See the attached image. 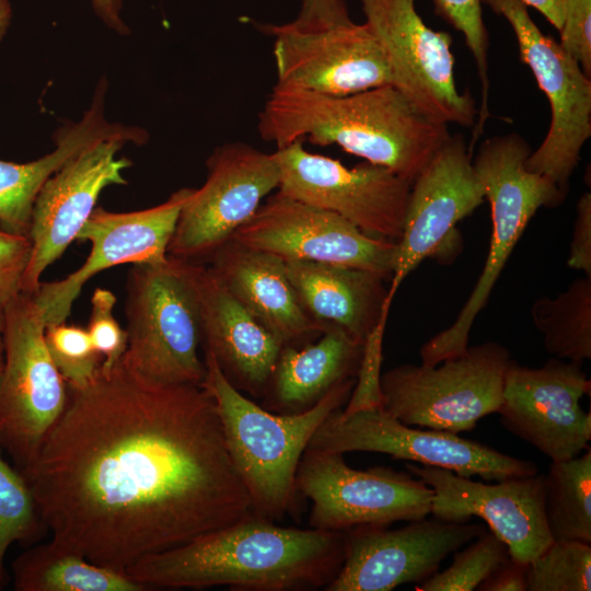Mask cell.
Returning <instances> with one entry per match:
<instances>
[{
  "instance_id": "obj_25",
  "label": "cell",
  "mask_w": 591,
  "mask_h": 591,
  "mask_svg": "<svg viewBox=\"0 0 591 591\" xmlns=\"http://www.w3.org/2000/svg\"><path fill=\"white\" fill-rule=\"evenodd\" d=\"M285 263L303 310L324 326H336L364 343L381 317L389 314V288L374 273L299 259Z\"/></svg>"
},
{
  "instance_id": "obj_34",
  "label": "cell",
  "mask_w": 591,
  "mask_h": 591,
  "mask_svg": "<svg viewBox=\"0 0 591 591\" xmlns=\"http://www.w3.org/2000/svg\"><path fill=\"white\" fill-rule=\"evenodd\" d=\"M436 13L459 31L470 49L482 88V106L478 109L472 140L468 144L474 148L484 132L486 120L490 116L488 108L489 76H488V32L483 19L482 0H433Z\"/></svg>"
},
{
  "instance_id": "obj_42",
  "label": "cell",
  "mask_w": 591,
  "mask_h": 591,
  "mask_svg": "<svg viewBox=\"0 0 591 591\" xmlns=\"http://www.w3.org/2000/svg\"><path fill=\"white\" fill-rule=\"evenodd\" d=\"M526 565L509 558L491 572L478 587V591H526Z\"/></svg>"
},
{
  "instance_id": "obj_28",
  "label": "cell",
  "mask_w": 591,
  "mask_h": 591,
  "mask_svg": "<svg viewBox=\"0 0 591 591\" xmlns=\"http://www.w3.org/2000/svg\"><path fill=\"white\" fill-rule=\"evenodd\" d=\"M544 348L559 359H591V277L575 279L555 298L541 297L531 308Z\"/></svg>"
},
{
  "instance_id": "obj_14",
  "label": "cell",
  "mask_w": 591,
  "mask_h": 591,
  "mask_svg": "<svg viewBox=\"0 0 591 591\" xmlns=\"http://www.w3.org/2000/svg\"><path fill=\"white\" fill-rule=\"evenodd\" d=\"M207 177L181 208L169 256L196 262L210 258L279 188L275 153L244 142L217 147L208 158Z\"/></svg>"
},
{
  "instance_id": "obj_1",
  "label": "cell",
  "mask_w": 591,
  "mask_h": 591,
  "mask_svg": "<svg viewBox=\"0 0 591 591\" xmlns=\"http://www.w3.org/2000/svg\"><path fill=\"white\" fill-rule=\"evenodd\" d=\"M51 542L125 572L253 513L212 397L100 368L22 471Z\"/></svg>"
},
{
  "instance_id": "obj_44",
  "label": "cell",
  "mask_w": 591,
  "mask_h": 591,
  "mask_svg": "<svg viewBox=\"0 0 591 591\" xmlns=\"http://www.w3.org/2000/svg\"><path fill=\"white\" fill-rule=\"evenodd\" d=\"M535 8L559 32L564 22L565 0H521Z\"/></svg>"
},
{
  "instance_id": "obj_38",
  "label": "cell",
  "mask_w": 591,
  "mask_h": 591,
  "mask_svg": "<svg viewBox=\"0 0 591 591\" xmlns=\"http://www.w3.org/2000/svg\"><path fill=\"white\" fill-rule=\"evenodd\" d=\"M560 47L591 78V0H565Z\"/></svg>"
},
{
  "instance_id": "obj_40",
  "label": "cell",
  "mask_w": 591,
  "mask_h": 591,
  "mask_svg": "<svg viewBox=\"0 0 591 591\" xmlns=\"http://www.w3.org/2000/svg\"><path fill=\"white\" fill-rule=\"evenodd\" d=\"M576 210L567 265L591 277V194L589 192L579 198Z\"/></svg>"
},
{
  "instance_id": "obj_27",
  "label": "cell",
  "mask_w": 591,
  "mask_h": 591,
  "mask_svg": "<svg viewBox=\"0 0 591 591\" xmlns=\"http://www.w3.org/2000/svg\"><path fill=\"white\" fill-rule=\"evenodd\" d=\"M16 591H146L126 572L95 564L54 542L31 547L12 563Z\"/></svg>"
},
{
  "instance_id": "obj_2",
  "label": "cell",
  "mask_w": 591,
  "mask_h": 591,
  "mask_svg": "<svg viewBox=\"0 0 591 591\" xmlns=\"http://www.w3.org/2000/svg\"><path fill=\"white\" fill-rule=\"evenodd\" d=\"M346 554V532L298 529L254 513L126 569L146 586L169 589L229 587L248 591L325 589Z\"/></svg>"
},
{
  "instance_id": "obj_29",
  "label": "cell",
  "mask_w": 591,
  "mask_h": 591,
  "mask_svg": "<svg viewBox=\"0 0 591 591\" xmlns=\"http://www.w3.org/2000/svg\"><path fill=\"white\" fill-rule=\"evenodd\" d=\"M544 509L553 541L591 544V449L552 461L544 475Z\"/></svg>"
},
{
  "instance_id": "obj_22",
  "label": "cell",
  "mask_w": 591,
  "mask_h": 591,
  "mask_svg": "<svg viewBox=\"0 0 591 591\" xmlns=\"http://www.w3.org/2000/svg\"><path fill=\"white\" fill-rule=\"evenodd\" d=\"M274 36L276 84L325 95H349L391 84L381 45L366 23L303 31L267 26Z\"/></svg>"
},
{
  "instance_id": "obj_11",
  "label": "cell",
  "mask_w": 591,
  "mask_h": 591,
  "mask_svg": "<svg viewBox=\"0 0 591 591\" xmlns=\"http://www.w3.org/2000/svg\"><path fill=\"white\" fill-rule=\"evenodd\" d=\"M343 455L306 449L300 460L296 488L312 502L311 528L344 531L430 514L433 491L421 479L390 467L355 470Z\"/></svg>"
},
{
  "instance_id": "obj_20",
  "label": "cell",
  "mask_w": 591,
  "mask_h": 591,
  "mask_svg": "<svg viewBox=\"0 0 591 591\" xmlns=\"http://www.w3.org/2000/svg\"><path fill=\"white\" fill-rule=\"evenodd\" d=\"M406 468L432 489L431 515L448 521L483 519L512 560L528 565L552 544L543 474L486 484L441 467L407 463Z\"/></svg>"
},
{
  "instance_id": "obj_8",
  "label": "cell",
  "mask_w": 591,
  "mask_h": 591,
  "mask_svg": "<svg viewBox=\"0 0 591 591\" xmlns=\"http://www.w3.org/2000/svg\"><path fill=\"white\" fill-rule=\"evenodd\" d=\"M0 373V447L22 471L36 456L68 403L67 384L46 346L33 294L21 292L3 306Z\"/></svg>"
},
{
  "instance_id": "obj_43",
  "label": "cell",
  "mask_w": 591,
  "mask_h": 591,
  "mask_svg": "<svg viewBox=\"0 0 591 591\" xmlns=\"http://www.w3.org/2000/svg\"><path fill=\"white\" fill-rule=\"evenodd\" d=\"M91 4L97 18L108 28L119 35L129 34V27L121 16L124 0H91Z\"/></svg>"
},
{
  "instance_id": "obj_7",
  "label": "cell",
  "mask_w": 591,
  "mask_h": 591,
  "mask_svg": "<svg viewBox=\"0 0 591 591\" xmlns=\"http://www.w3.org/2000/svg\"><path fill=\"white\" fill-rule=\"evenodd\" d=\"M511 360L508 348L486 341L433 367L396 366L381 374L382 409L407 426L470 431L499 409Z\"/></svg>"
},
{
  "instance_id": "obj_36",
  "label": "cell",
  "mask_w": 591,
  "mask_h": 591,
  "mask_svg": "<svg viewBox=\"0 0 591 591\" xmlns=\"http://www.w3.org/2000/svg\"><path fill=\"white\" fill-rule=\"evenodd\" d=\"M115 294L96 288L91 298V313L86 331L102 357V370L112 369L127 349V333L114 316Z\"/></svg>"
},
{
  "instance_id": "obj_30",
  "label": "cell",
  "mask_w": 591,
  "mask_h": 591,
  "mask_svg": "<svg viewBox=\"0 0 591 591\" xmlns=\"http://www.w3.org/2000/svg\"><path fill=\"white\" fill-rule=\"evenodd\" d=\"M69 159V151L55 149L26 163L0 160V229L27 235L35 198L44 183Z\"/></svg>"
},
{
  "instance_id": "obj_46",
  "label": "cell",
  "mask_w": 591,
  "mask_h": 591,
  "mask_svg": "<svg viewBox=\"0 0 591 591\" xmlns=\"http://www.w3.org/2000/svg\"><path fill=\"white\" fill-rule=\"evenodd\" d=\"M3 323H4L3 308L0 306V373H1V370H2V366H3V352H4V349H3Z\"/></svg>"
},
{
  "instance_id": "obj_17",
  "label": "cell",
  "mask_w": 591,
  "mask_h": 591,
  "mask_svg": "<svg viewBox=\"0 0 591 591\" xmlns=\"http://www.w3.org/2000/svg\"><path fill=\"white\" fill-rule=\"evenodd\" d=\"M582 363L551 358L530 368L511 360L497 410L502 426L551 461L576 457L591 440V413L580 405L591 382Z\"/></svg>"
},
{
  "instance_id": "obj_19",
  "label": "cell",
  "mask_w": 591,
  "mask_h": 591,
  "mask_svg": "<svg viewBox=\"0 0 591 591\" xmlns=\"http://www.w3.org/2000/svg\"><path fill=\"white\" fill-rule=\"evenodd\" d=\"M129 141L124 137L99 139L68 160L39 189L31 215V258L22 292L34 294L43 273L60 258L91 216L102 190L125 185L123 172L131 165L117 152Z\"/></svg>"
},
{
  "instance_id": "obj_26",
  "label": "cell",
  "mask_w": 591,
  "mask_h": 591,
  "mask_svg": "<svg viewBox=\"0 0 591 591\" xmlns=\"http://www.w3.org/2000/svg\"><path fill=\"white\" fill-rule=\"evenodd\" d=\"M363 344L329 326L314 343L282 346L262 407L281 415L309 410L334 386L356 378Z\"/></svg>"
},
{
  "instance_id": "obj_41",
  "label": "cell",
  "mask_w": 591,
  "mask_h": 591,
  "mask_svg": "<svg viewBox=\"0 0 591 591\" xmlns=\"http://www.w3.org/2000/svg\"><path fill=\"white\" fill-rule=\"evenodd\" d=\"M351 22L344 0H301V9L292 22L303 31L327 28Z\"/></svg>"
},
{
  "instance_id": "obj_6",
  "label": "cell",
  "mask_w": 591,
  "mask_h": 591,
  "mask_svg": "<svg viewBox=\"0 0 591 591\" xmlns=\"http://www.w3.org/2000/svg\"><path fill=\"white\" fill-rule=\"evenodd\" d=\"M127 349L121 359L162 383L201 385V315L193 262L169 256L131 265L126 281Z\"/></svg>"
},
{
  "instance_id": "obj_12",
  "label": "cell",
  "mask_w": 591,
  "mask_h": 591,
  "mask_svg": "<svg viewBox=\"0 0 591 591\" xmlns=\"http://www.w3.org/2000/svg\"><path fill=\"white\" fill-rule=\"evenodd\" d=\"M306 449L341 454L378 452L485 480L500 482L538 473L532 461L501 453L457 433L413 428L382 408L350 415H344L341 408L334 410L317 428Z\"/></svg>"
},
{
  "instance_id": "obj_10",
  "label": "cell",
  "mask_w": 591,
  "mask_h": 591,
  "mask_svg": "<svg viewBox=\"0 0 591 591\" xmlns=\"http://www.w3.org/2000/svg\"><path fill=\"white\" fill-rule=\"evenodd\" d=\"M360 1L364 23L387 60L391 85L430 118L474 127L478 109L456 86L451 35L427 26L416 0Z\"/></svg>"
},
{
  "instance_id": "obj_35",
  "label": "cell",
  "mask_w": 591,
  "mask_h": 591,
  "mask_svg": "<svg viewBox=\"0 0 591 591\" xmlns=\"http://www.w3.org/2000/svg\"><path fill=\"white\" fill-rule=\"evenodd\" d=\"M48 352L72 390L85 387L97 374L102 357L94 348L86 328L66 322L45 328Z\"/></svg>"
},
{
  "instance_id": "obj_3",
  "label": "cell",
  "mask_w": 591,
  "mask_h": 591,
  "mask_svg": "<svg viewBox=\"0 0 591 591\" xmlns=\"http://www.w3.org/2000/svg\"><path fill=\"white\" fill-rule=\"evenodd\" d=\"M448 126L391 84L341 96L275 84L257 129L277 149L304 138L317 146L337 144L413 183L449 138Z\"/></svg>"
},
{
  "instance_id": "obj_15",
  "label": "cell",
  "mask_w": 591,
  "mask_h": 591,
  "mask_svg": "<svg viewBox=\"0 0 591 591\" xmlns=\"http://www.w3.org/2000/svg\"><path fill=\"white\" fill-rule=\"evenodd\" d=\"M285 260L361 268L391 281L396 242L368 235L343 217L279 189L230 239Z\"/></svg>"
},
{
  "instance_id": "obj_13",
  "label": "cell",
  "mask_w": 591,
  "mask_h": 591,
  "mask_svg": "<svg viewBox=\"0 0 591 591\" xmlns=\"http://www.w3.org/2000/svg\"><path fill=\"white\" fill-rule=\"evenodd\" d=\"M279 190L308 205L334 212L368 235L397 242L412 183L369 162L354 167L312 153L296 140L278 148Z\"/></svg>"
},
{
  "instance_id": "obj_32",
  "label": "cell",
  "mask_w": 591,
  "mask_h": 591,
  "mask_svg": "<svg viewBox=\"0 0 591 591\" xmlns=\"http://www.w3.org/2000/svg\"><path fill=\"white\" fill-rule=\"evenodd\" d=\"M526 591H590L591 544L553 541L526 565Z\"/></svg>"
},
{
  "instance_id": "obj_31",
  "label": "cell",
  "mask_w": 591,
  "mask_h": 591,
  "mask_svg": "<svg viewBox=\"0 0 591 591\" xmlns=\"http://www.w3.org/2000/svg\"><path fill=\"white\" fill-rule=\"evenodd\" d=\"M2 453L0 447V590L9 580L4 567L9 547L16 542H34L45 529L26 479Z\"/></svg>"
},
{
  "instance_id": "obj_45",
  "label": "cell",
  "mask_w": 591,
  "mask_h": 591,
  "mask_svg": "<svg viewBox=\"0 0 591 591\" xmlns=\"http://www.w3.org/2000/svg\"><path fill=\"white\" fill-rule=\"evenodd\" d=\"M12 4L10 0H0V42L3 39L12 21Z\"/></svg>"
},
{
  "instance_id": "obj_9",
  "label": "cell",
  "mask_w": 591,
  "mask_h": 591,
  "mask_svg": "<svg viewBox=\"0 0 591 591\" xmlns=\"http://www.w3.org/2000/svg\"><path fill=\"white\" fill-rule=\"evenodd\" d=\"M503 16L515 35L520 58L531 69L551 107L548 131L525 169L567 195L581 150L591 136V80L553 37L542 33L521 0H482Z\"/></svg>"
},
{
  "instance_id": "obj_5",
  "label": "cell",
  "mask_w": 591,
  "mask_h": 591,
  "mask_svg": "<svg viewBox=\"0 0 591 591\" xmlns=\"http://www.w3.org/2000/svg\"><path fill=\"white\" fill-rule=\"evenodd\" d=\"M530 146L515 132L485 139L473 160L491 210L488 255L477 282L454 322L425 343L421 364L433 367L464 354L478 313L485 308L509 256L531 218L566 197L547 177L525 169Z\"/></svg>"
},
{
  "instance_id": "obj_39",
  "label": "cell",
  "mask_w": 591,
  "mask_h": 591,
  "mask_svg": "<svg viewBox=\"0 0 591 591\" xmlns=\"http://www.w3.org/2000/svg\"><path fill=\"white\" fill-rule=\"evenodd\" d=\"M31 251L27 235L0 229V306L3 308L22 292V280Z\"/></svg>"
},
{
  "instance_id": "obj_37",
  "label": "cell",
  "mask_w": 591,
  "mask_h": 591,
  "mask_svg": "<svg viewBox=\"0 0 591 591\" xmlns=\"http://www.w3.org/2000/svg\"><path fill=\"white\" fill-rule=\"evenodd\" d=\"M386 318L387 314H384L364 340L355 385L345 408H341L344 415L382 408L381 363Z\"/></svg>"
},
{
  "instance_id": "obj_23",
  "label": "cell",
  "mask_w": 591,
  "mask_h": 591,
  "mask_svg": "<svg viewBox=\"0 0 591 591\" xmlns=\"http://www.w3.org/2000/svg\"><path fill=\"white\" fill-rule=\"evenodd\" d=\"M202 343L240 392L263 397L282 344L222 285L212 270L193 262Z\"/></svg>"
},
{
  "instance_id": "obj_24",
  "label": "cell",
  "mask_w": 591,
  "mask_h": 591,
  "mask_svg": "<svg viewBox=\"0 0 591 591\" xmlns=\"http://www.w3.org/2000/svg\"><path fill=\"white\" fill-rule=\"evenodd\" d=\"M209 259L222 285L282 346L304 345L329 327L305 313L281 257L229 240Z\"/></svg>"
},
{
  "instance_id": "obj_18",
  "label": "cell",
  "mask_w": 591,
  "mask_h": 591,
  "mask_svg": "<svg viewBox=\"0 0 591 591\" xmlns=\"http://www.w3.org/2000/svg\"><path fill=\"white\" fill-rule=\"evenodd\" d=\"M483 524L432 515L398 529L358 525L345 530L344 564L326 591H390L419 583L438 571L451 553L485 532Z\"/></svg>"
},
{
  "instance_id": "obj_33",
  "label": "cell",
  "mask_w": 591,
  "mask_h": 591,
  "mask_svg": "<svg viewBox=\"0 0 591 591\" xmlns=\"http://www.w3.org/2000/svg\"><path fill=\"white\" fill-rule=\"evenodd\" d=\"M471 543V542H470ZM510 558L506 544L491 531L483 532L453 556L452 564L419 582L418 591H473Z\"/></svg>"
},
{
  "instance_id": "obj_16",
  "label": "cell",
  "mask_w": 591,
  "mask_h": 591,
  "mask_svg": "<svg viewBox=\"0 0 591 591\" xmlns=\"http://www.w3.org/2000/svg\"><path fill=\"white\" fill-rule=\"evenodd\" d=\"M485 201L473 153L461 134L450 135L410 186L401 237L396 242L387 300L427 257L455 248V225Z\"/></svg>"
},
{
  "instance_id": "obj_21",
  "label": "cell",
  "mask_w": 591,
  "mask_h": 591,
  "mask_svg": "<svg viewBox=\"0 0 591 591\" xmlns=\"http://www.w3.org/2000/svg\"><path fill=\"white\" fill-rule=\"evenodd\" d=\"M192 192L181 188L164 202L132 212L95 207L77 236L91 242L85 262L61 280L40 282L33 294L45 325L66 322L82 288L96 274L121 264L165 262L181 208Z\"/></svg>"
},
{
  "instance_id": "obj_4",
  "label": "cell",
  "mask_w": 591,
  "mask_h": 591,
  "mask_svg": "<svg viewBox=\"0 0 591 591\" xmlns=\"http://www.w3.org/2000/svg\"><path fill=\"white\" fill-rule=\"evenodd\" d=\"M201 386L212 397L230 457L248 494L253 513L281 521L297 508L296 475L311 438L350 396L356 378L334 386L300 414L271 413L251 401L224 376L205 350Z\"/></svg>"
}]
</instances>
